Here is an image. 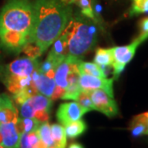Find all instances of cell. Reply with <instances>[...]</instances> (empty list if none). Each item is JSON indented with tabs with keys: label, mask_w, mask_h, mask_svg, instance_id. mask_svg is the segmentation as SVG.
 Here are the masks:
<instances>
[{
	"label": "cell",
	"mask_w": 148,
	"mask_h": 148,
	"mask_svg": "<svg viewBox=\"0 0 148 148\" xmlns=\"http://www.w3.org/2000/svg\"><path fill=\"white\" fill-rule=\"evenodd\" d=\"M16 127L20 134L38 130L40 123L35 118H18L15 123Z\"/></svg>",
	"instance_id": "obj_17"
},
{
	"label": "cell",
	"mask_w": 148,
	"mask_h": 148,
	"mask_svg": "<svg viewBox=\"0 0 148 148\" xmlns=\"http://www.w3.org/2000/svg\"><path fill=\"white\" fill-rule=\"evenodd\" d=\"M86 113H87V111L84 110L77 102H66L59 106L56 113V118L58 121L64 126L71 122L82 119Z\"/></svg>",
	"instance_id": "obj_8"
},
{
	"label": "cell",
	"mask_w": 148,
	"mask_h": 148,
	"mask_svg": "<svg viewBox=\"0 0 148 148\" xmlns=\"http://www.w3.org/2000/svg\"><path fill=\"white\" fill-rule=\"evenodd\" d=\"M40 138L46 144L48 147H53V141L51 133V127L48 122L42 123L38 128Z\"/></svg>",
	"instance_id": "obj_23"
},
{
	"label": "cell",
	"mask_w": 148,
	"mask_h": 148,
	"mask_svg": "<svg viewBox=\"0 0 148 148\" xmlns=\"http://www.w3.org/2000/svg\"><path fill=\"white\" fill-rule=\"evenodd\" d=\"M148 12V0H132V7L129 12L130 16Z\"/></svg>",
	"instance_id": "obj_26"
},
{
	"label": "cell",
	"mask_w": 148,
	"mask_h": 148,
	"mask_svg": "<svg viewBox=\"0 0 148 148\" xmlns=\"http://www.w3.org/2000/svg\"><path fill=\"white\" fill-rule=\"evenodd\" d=\"M74 3L81 8L82 14L83 16L97 22L96 16L91 5V0H74Z\"/></svg>",
	"instance_id": "obj_22"
},
{
	"label": "cell",
	"mask_w": 148,
	"mask_h": 148,
	"mask_svg": "<svg viewBox=\"0 0 148 148\" xmlns=\"http://www.w3.org/2000/svg\"><path fill=\"white\" fill-rule=\"evenodd\" d=\"M52 45V49H50L47 57L52 59L55 64L58 65L64 58H66L69 55L68 40L66 35L62 32Z\"/></svg>",
	"instance_id": "obj_12"
},
{
	"label": "cell",
	"mask_w": 148,
	"mask_h": 148,
	"mask_svg": "<svg viewBox=\"0 0 148 148\" xmlns=\"http://www.w3.org/2000/svg\"><path fill=\"white\" fill-rule=\"evenodd\" d=\"M76 102H77L80 106L87 112L95 110L93 103H92V101H91V97H90V92L85 91V90H81L79 95H77Z\"/></svg>",
	"instance_id": "obj_25"
},
{
	"label": "cell",
	"mask_w": 148,
	"mask_h": 148,
	"mask_svg": "<svg viewBox=\"0 0 148 148\" xmlns=\"http://www.w3.org/2000/svg\"><path fill=\"white\" fill-rule=\"evenodd\" d=\"M21 51L25 53L28 58H33V59H37L44 53L41 48L33 41L27 42Z\"/></svg>",
	"instance_id": "obj_24"
},
{
	"label": "cell",
	"mask_w": 148,
	"mask_h": 148,
	"mask_svg": "<svg viewBox=\"0 0 148 148\" xmlns=\"http://www.w3.org/2000/svg\"><path fill=\"white\" fill-rule=\"evenodd\" d=\"M27 101L30 103V105L32 106L35 112L36 110H50L52 106L51 99L42 94L32 95V97L27 99Z\"/></svg>",
	"instance_id": "obj_21"
},
{
	"label": "cell",
	"mask_w": 148,
	"mask_h": 148,
	"mask_svg": "<svg viewBox=\"0 0 148 148\" xmlns=\"http://www.w3.org/2000/svg\"><path fill=\"white\" fill-rule=\"evenodd\" d=\"M31 77H32V80L36 84L38 92L50 98L56 86L54 79H52L47 77L46 75L41 73L39 70V67L33 71Z\"/></svg>",
	"instance_id": "obj_11"
},
{
	"label": "cell",
	"mask_w": 148,
	"mask_h": 148,
	"mask_svg": "<svg viewBox=\"0 0 148 148\" xmlns=\"http://www.w3.org/2000/svg\"><path fill=\"white\" fill-rule=\"evenodd\" d=\"M2 142H3V138H2V136L0 134V145H2Z\"/></svg>",
	"instance_id": "obj_36"
},
{
	"label": "cell",
	"mask_w": 148,
	"mask_h": 148,
	"mask_svg": "<svg viewBox=\"0 0 148 148\" xmlns=\"http://www.w3.org/2000/svg\"><path fill=\"white\" fill-rule=\"evenodd\" d=\"M34 4L31 0H9L0 12V31L20 32L32 38Z\"/></svg>",
	"instance_id": "obj_3"
},
{
	"label": "cell",
	"mask_w": 148,
	"mask_h": 148,
	"mask_svg": "<svg viewBox=\"0 0 148 148\" xmlns=\"http://www.w3.org/2000/svg\"><path fill=\"white\" fill-rule=\"evenodd\" d=\"M77 69L80 74H86L98 77H107L101 66H99L95 63L81 61L77 65Z\"/></svg>",
	"instance_id": "obj_19"
},
{
	"label": "cell",
	"mask_w": 148,
	"mask_h": 148,
	"mask_svg": "<svg viewBox=\"0 0 148 148\" xmlns=\"http://www.w3.org/2000/svg\"><path fill=\"white\" fill-rule=\"evenodd\" d=\"M128 129L135 138L140 137L143 134H147L148 119L146 113L136 115L132 119Z\"/></svg>",
	"instance_id": "obj_15"
},
{
	"label": "cell",
	"mask_w": 148,
	"mask_h": 148,
	"mask_svg": "<svg viewBox=\"0 0 148 148\" xmlns=\"http://www.w3.org/2000/svg\"><path fill=\"white\" fill-rule=\"evenodd\" d=\"M40 66L38 59L28 57L15 59L3 69V75H14L18 77H29L33 71Z\"/></svg>",
	"instance_id": "obj_7"
},
{
	"label": "cell",
	"mask_w": 148,
	"mask_h": 148,
	"mask_svg": "<svg viewBox=\"0 0 148 148\" xmlns=\"http://www.w3.org/2000/svg\"><path fill=\"white\" fill-rule=\"evenodd\" d=\"M29 41H32L31 37L20 32L0 31V46L9 52L19 53Z\"/></svg>",
	"instance_id": "obj_5"
},
{
	"label": "cell",
	"mask_w": 148,
	"mask_h": 148,
	"mask_svg": "<svg viewBox=\"0 0 148 148\" xmlns=\"http://www.w3.org/2000/svg\"><path fill=\"white\" fill-rule=\"evenodd\" d=\"M19 148H32V146L30 144L28 139H27V132L22 133L21 135V139H20V146Z\"/></svg>",
	"instance_id": "obj_31"
},
{
	"label": "cell",
	"mask_w": 148,
	"mask_h": 148,
	"mask_svg": "<svg viewBox=\"0 0 148 148\" xmlns=\"http://www.w3.org/2000/svg\"><path fill=\"white\" fill-rule=\"evenodd\" d=\"M34 4V26L32 41L43 52L50 47L63 32L72 16L71 7L61 0H36Z\"/></svg>",
	"instance_id": "obj_1"
},
{
	"label": "cell",
	"mask_w": 148,
	"mask_h": 148,
	"mask_svg": "<svg viewBox=\"0 0 148 148\" xmlns=\"http://www.w3.org/2000/svg\"><path fill=\"white\" fill-rule=\"evenodd\" d=\"M95 23L86 16L72 15L63 31L68 40L69 55L80 58L93 48L97 39Z\"/></svg>",
	"instance_id": "obj_2"
},
{
	"label": "cell",
	"mask_w": 148,
	"mask_h": 148,
	"mask_svg": "<svg viewBox=\"0 0 148 148\" xmlns=\"http://www.w3.org/2000/svg\"><path fill=\"white\" fill-rule=\"evenodd\" d=\"M18 118L17 110L13 101L8 95L3 94L0 96V123H16Z\"/></svg>",
	"instance_id": "obj_13"
},
{
	"label": "cell",
	"mask_w": 148,
	"mask_h": 148,
	"mask_svg": "<svg viewBox=\"0 0 148 148\" xmlns=\"http://www.w3.org/2000/svg\"><path fill=\"white\" fill-rule=\"evenodd\" d=\"M49 113H50V110H36L35 112L34 118L37 119L40 123H45V122L49 121Z\"/></svg>",
	"instance_id": "obj_28"
},
{
	"label": "cell",
	"mask_w": 148,
	"mask_h": 148,
	"mask_svg": "<svg viewBox=\"0 0 148 148\" xmlns=\"http://www.w3.org/2000/svg\"><path fill=\"white\" fill-rule=\"evenodd\" d=\"M90 97L94 106V110L100 111L107 117H114L119 114V108L113 97L108 95L105 90L97 89L90 91Z\"/></svg>",
	"instance_id": "obj_4"
},
{
	"label": "cell",
	"mask_w": 148,
	"mask_h": 148,
	"mask_svg": "<svg viewBox=\"0 0 148 148\" xmlns=\"http://www.w3.org/2000/svg\"><path fill=\"white\" fill-rule=\"evenodd\" d=\"M35 110L28 101H26L20 106V116L21 118H34Z\"/></svg>",
	"instance_id": "obj_27"
},
{
	"label": "cell",
	"mask_w": 148,
	"mask_h": 148,
	"mask_svg": "<svg viewBox=\"0 0 148 148\" xmlns=\"http://www.w3.org/2000/svg\"><path fill=\"white\" fill-rule=\"evenodd\" d=\"M61 2L65 5L70 6L72 3H73L74 0H61Z\"/></svg>",
	"instance_id": "obj_34"
},
{
	"label": "cell",
	"mask_w": 148,
	"mask_h": 148,
	"mask_svg": "<svg viewBox=\"0 0 148 148\" xmlns=\"http://www.w3.org/2000/svg\"><path fill=\"white\" fill-rule=\"evenodd\" d=\"M32 148H48V147L41 139H40V140L32 147Z\"/></svg>",
	"instance_id": "obj_32"
},
{
	"label": "cell",
	"mask_w": 148,
	"mask_h": 148,
	"mask_svg": "<svg viewBox=\"0 0 148 148\" xmlns=\"http://www.w3.org/2000/svg\"><path fill=\"white\" fill-rule=\"evenodd\" d=\"M114 78L107 77H98L94 76H90L86 74H80L79 86L81 90L90 92L91 90L101 89L105 90L108 95L114 98V90L113 82Z\"/></svg>",
	"instance_id": "obj_6"
},
{
	"label": "cell",
	"mask_w": 148,
	"mask_h": 148,
	"mask_svg": "<svg viewBox=\"0 0 148 148\" xmlns=\"http://www.w3.org/2000/svg\"><path fill=\"white\" fill-rule=\"evenodd\" d=\"M95 12H97V13H100V12H101V6L99 5V4H95Z\"/></svg>",
	"instance_id": "obj_35"
},
{
	"label": "cell",
	"mask_w": 148,
	"mask_h": 148,
	"mask_svg": "<svg viewBox=\"0 0 148 148\" xmlns=\"http://www.w3.org/2000/svg\"><path fill=\"white\" fill-rule=\"evenodd\" d=\"M86 129L87 125L86 122L81 119L64 125L66 136L69 138H76L79 137L86 131Z\"/></svg>",
	"instance_id": "obj_16"
},
{
	"label": "cell",
	"mask_w": 148,
	"mask_h": 148,
	"mask_svg": "<svg viewBox=\"0 0 148 148\" xmlns=\"http://www.w3.org/2000/svg\"><path fill=\"white\" fill-rule=\"evenodd\" d=\"M70 64H71V56L69 55L66 58L58 64L55 69L54 73V82L57 86L66 89L68 86V76L70 72Z\"/></svg>",
	"instance_id": "obj_14"
},
{
	"label": "cell",
	"mask_w": 148,
	"mask_h": 148,
	"mask_svg": "<svg viewBox=\"0 0 148 148\" xmlns=\"http://www.w3.org/2000/svg\"><path fill=\"white\" fill-rule=\"evenodd\" d=\"M143 42V40L138 37L133 42L127 45L113 47L114 63L126 66V64H128L134 57L137 49Z\"/></svg>",
	"instance_id": "obj_10"
},
{
	"label": "cell",
	"mask_w": 148,
	"mask_h": 148,
	"mask_svg": "<svg viewBox=\"0 0 148 148\" xmlns=\"http://www.w3.org/2000/svg\"><path fill=\"white\" fill-rule=\"evenodd\" d=\"M140 27H141V34L138 37L144 41L148 38V17L142 20L140 23Z\"/></svg>",
	"instance_id": "obj_29"
},
{
	"label": "cell",
	"mask_w": 148,
	"mask_h": 148,
	"mask_svg": "<svg viewBox=\"0 0 148 148\" xmlns=\"http://www.w3.org/2000/svg\"><path fill=\"white\" fill-rule=\"evenodd\" d=\"M0 148H4V147H3L2 145H0Z\"/></svg>",
	"instance_id": "obj_39"
},
{
	"label": "cell",
	"mask_w": 148,
	"mask_h": 148,
	"mask_svg": "<svg viewBox=\"0 0 148 148\" xmlns=\"http://www.w3.org/2000/svg\"><path fill=\"white\" fill-rule=\"evenodd\" d=\"M146 114H147V119H148V112H147V113H146ZM147 134H148V132H147Z\"/></svg>",
	"instance_id": "obj_37"
},
{
	"label": "cell",
	"mask_w": 148,
	"mask_h": 148,
	"mask_svg": "<svg viewBox=\"0 0 148 148\" xmlns=\"http://www.w3.org/2000/svg\"><path fill=\"white\" fill-rule=\"evenodd\" d=\"M65 91H66V89L64 88H62L58 86H56L54 90H53L52 95L50 96V99L51 101H56L58 99H63L64 94H65Z\"/></svg>",
	"instance_id": "obj_30"
},
{
	"label": "cell",
	"mask_w": 148,
	"mask_h": 148,
	"mask_svg": "<svg viewBox=\"0 0 148 148\" xmlns=\"http://www.w3.org/2000/svg\"><path fill=\"white\" fill-rule=\"evenodd\" d=\"M94 62L99 66H112L114 62L113 48L97 49L95 51Z\"/></svg>",
	"instance_id": "obj_18"
},
{
	"label": "cell",
	"mask_w": 148,
	"mask_h": 148,
	"mask_svg": "<svg viewBox=\"0 0 148 148\" xmlns=\"http://www.w3.org/2000/svg\"><path fill=\"white\" fill-rule=\"evenodd\" d=\"M68 148H84L82 144H80L78 143H73L69 145V147Z\"/></svg>",
	"instance_id": "obj_33"
},
{
	"label": "cell",
	"mask_w": 148,
	"mask_h": 148,
	"mask_svg": "<svg viewBox=\"0 0 148 148\" xmlns=\"http://www.w3.org/2000/svg\"><path fill=\"white\" fill-rule=\"evenodd\" d=\"M0 134L3 138L2 146L4 148H19L21 134L14 122L0 123Z\"/></svg>",
	"instance_id": "obj_9"
},
{
	"label": "cell",
	"mask_w": 148,
	"mask_h": 148,
	"mask_svg": "<svg viewBox=\"0 0 148 148\" xmlns=\"http://www.w3.org/2000/svg\"><path fill=\"white\" fill-rule=\"evenodd\" d=\"M48 148H56L55 147H48Z\"/></svg>",
	"instance_id": "obj_38"
},
{
	"label": "cell",
	"mask_w": 148,
	"mask_h": 148,
	"mask_svg": "<svg viewBox=\"0 0 148 148\" xmlns=\"http://www.w3.org/2000/svg\"><path fill=\"white\" fill-rule=\"evenodd\" d=\"M50 127L53 141V147L56 148H66L67 136L64 127L58 123H53Z\"/></svg>",
	"instance_id": "obj_20"
}]
</instances>
